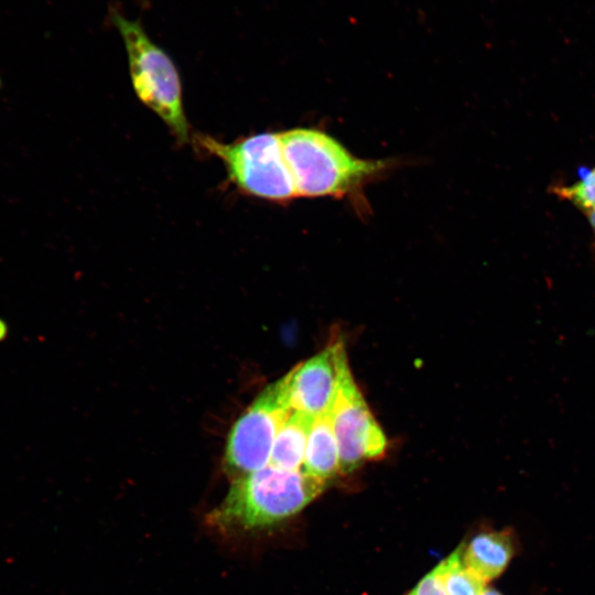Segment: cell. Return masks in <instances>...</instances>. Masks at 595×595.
I'll use <instances>...</instances> for the list:
<instances>
[{"mask_svg": "<svg viewBox=\"0 0 595 595\" xmlns=\"http://www.w3.org/2000/svg\"><path fill=\"white\" fill-rule=\"evenodd\" d=\"M326 482L302 470L268 464L232 479L223 501L207 520L223 531H251L278 523L306 507Z\"/></svg>", "mask_w": 595, "mask_h": 595, "instance_id": "1", "label": "cell"}, {"mask_svg": "<svg viewBox=\"0 0 595 595\" xmlns=\"http://www.w3.org/2000/svg\"><path fill=\"white\" fill-rule=\"evenodd\" d=\"M280 139L299 197L349 196L388 166L385 161L355 156L318 129L293 128L280 132Z\"/></svg>", "mask_w": 595, "mask_h": 595, "instance_id": "2", "label": "cell"}, {"mask_svg": "<svg viewBox=\"0 0 595 595\" xmlns=\"http://www.w3.org/2000/svg\"><path fill=\"white\" fill-rule=\"evenodd\" d=\"M128 56L133 89L138 98L155 112L180 142L190 140L178 72L171 57L134 20L113 13Z\"/></svg>", "mask_w": 595, "mask_h": 595, "instance_id": "3", "label": "cell"}, {"mask_svg": "<svg viewBox=\"0 0 595 595\" xmlns=\"http://www.w3.org/2000/svg\"><path fill=\"white\" fill-rule=\"evenodd\" d=\"M194 140L224 163L229 180L242 193L281 204L299 197L280 133L261 132L231 143L206 134H198Z\"/></svg>", "mask_w": 595, "mask_h": 595, "instance_id": "4", "label": "cell"}, {"mask_svg": "<svg viewBox=\"0 0 595 595\" xmlns=\"http://www.w3.org/2000/svg\"><path fill=\"white\" fill-rule=\"evenodd\" d=\"M293 410L288 372L267 386L232 425L224 456L232 479L269 464L275 437Z\"/></svg>", "mask_w": 595, "mask_h": 595, "instance_id": "5", "label": "cell"}, {"mask_svg": "<svg viewBox=\"0 0 595 595\" xmlns=\"http://www.w3.org/2000/svg\"><path fill=\"white\" fill-rule=\"evenodd\" d=\"M339 451L340 472L348 474L365 461L385 455L388 442L357 387L347 354L340 360L338 381L331 405Z\"/></svg>", "mask_w": 595, "mask_h": 595, "instance_id": "6", "label": "cell"}, {"mask_svg": "<svg viewBox=\"0 0 595 595\" xmlns=\"http://www.w3.org/2000/svg\"><path fill=\"white\" fill-rule=\"evenodd\" d=\"M344 355L345 344L343 339L336 338L318 354L289 371L291 404L294 410L316 416L331 408Z\"/></svg>", "mask_w": 595, "mask_h": 595, "instance_id": "7", "label": "cell"}, {"mask_svg": "<svg viewBox=\"0 0 595 595\" xmlns=\"http://www.w3.org/2000/svg\"><path fill=\"white\" fill-rule=\"evenodd\" d=\"M462 545L465 565L486 583L506 570L516 552L513 536L508 530L480 532Z\"/></svg>", "mask_w": 595, "mask_h": 595, "instance_id": "8", "label": "cell"}, {"mask_svg": "<svg viewBox=\"0 0 595 595\" xmlns=\"http://www.w3.org/2000/svg\"><path fill=\"white\" fill-rule=\"evenodd\" d=\"M301 470L323 480H328L340 472L339 451L331 408L315 416Z\"/></svg>", "mask_w": 595, "mask_h": 595, "instance_id": "9", "label": "cell"}, {"mask_svg": "<svg viewBox=\"0 0 595 595\" xmlns=\"http://www.w3.org/2000/svg\"><path fill=\"white\" fill-rule=\"evenodd\" d=\"M315 416L293 410L273 443L270 465L288 470H301L306 443Z\"/></svg>", "mask_w": 595, "mask_h": 595, "instance_id": "10", "label": "cell"}, {"mask_svg": "<svg viewBox=\"0 0 595 595\" xmlns=\"http://www.w3.org/2000/svg\"><path fill=\"white\" fill-rule=\"evenodd\" d=\"M435 569L447 595H480L486 588L487 583L465 565L462 544Z\"/></svg>", "mask_w": 595, "mask_h": 595, "instance_id": "11", "label": "cell"}, {"mask_svg": "<svg viewBox=\"0 0 595 595\" xmlns=\"http://www.w3.org/2000/svg\"><path fill=\"white\" fill-rule=\"evenodd\" d=\"M552 193L585 214L595 209V167L570 185L553 186Z\"/></svg>", "mask_w": 595, "mask_h": 595, "instance_id": "12", "label": "cell"}, {"mask_svg": "<svg viewBox=\"0 0 595 595\" xmlns=\"http://www.w3.org/2000/svg\"><path fill=\"white\" fill-rule=\"evenodd\" d=\"M409 595H447L441 582L439 573L434 567L426 574Z\"/></svg>", "mask_w": 595, "mask_h": 595, "instance_id": "13", "label": "cell"}, {"mask_svg": "<svg viewBox=\"0 0 595 595\" xmlns=\"http://www.w3.org/2000/svg\"><path fill=\"white\" fill-rule=\"evenodd\" d=\"M589 226L592 228L593 235L595 237V209L589 210L586 213Z\"/></svg>", "mask_w": 595, "mask_h": 595, "instance_id": "14", "label": "cell"}, {"mask_svg": "<svg viewBox=\"0 0 595 595\" xmlns=\"http://www.w3.org/2000/svg\"><path fill=\"white\" fill-rule=\"evenodd\" d=\"M480 595H502V594L494 588H485V591Z\"/></svg>", "mask_w": 595, "mask_h": 595, "instance_id": "15", "label": "cell"}]
</instances>
